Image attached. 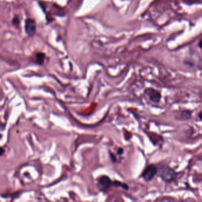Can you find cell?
<instances>
[{"instance_id":"obj_1","label":"cell","mask_w":202,"mask_h":202,"mask_svg":"<svg viewBox=\"0 0 202 202\" xmlns=\"http://www.w3.org/2000/svg\"><path fill=\"white\" fill-rule=\"evenodd\" d=\"M158 175L166 183H171L176 179L177 172L168 165H163L158 169Z\"/></svg>"},{"instance_id":"obj_2","label":"cell","mask_w":202,"mask_h":202,"mask_svg":"<svg viewBox=\"0 0 202 202\" xmlns=\"http://www.w3.org/2000/svg\"><path fill=\"white\" fill-rule=\"evenodd\" d=\"M157 174V167L155 165L150 164L145 168L142 172L141 177L146 181H150L154 179Z\"/></svg>"},{"instance_id":"obj_3","label":"cell","mask_w":202,"mask_h":202,"mask_svg":"<svg viewBox=\"0 0 202 202\" xmlns=\"http://www.w3.org/2000/svg\"><path fill=\"white\" fill-rule=\"evenodd\" d=\"M37 25L36 21L33 19H27L25 20L24 30L27 36H33L36 31Z\"/></svg>"},{"instance_id":"obj_4","label":"cell","mask_w":202,"mask_h":202,"mask_svg":"<svg viewBox=\"0 0 202 202\" xmlns=\"http://www.w3.org/2000/svg\"><path fill=\"white\" fill-rule=\"evenodd\" d=\"M144 92L148 96L151 101L155 103H159L161 98V94L158 90L150 87L146 89Z\"/></svg>"},{"instance_id":"obj_5","label":"cell","mask_w":202,"mask_h":202,"mask_svg":"<svg viewBox=\"0 0 202 202\" xmlns=\"http://www.w3.org/2000/svg\"><path fill=\"white\" fill-rule=\"evenodd\" d=\"M112 184V181L107 176H102L98 179L99 188L102 192L107 191Z\"/></svg>"},{"instance_id":"obj_6","label":"cell","mask_w":202,"mask_h":202,"mask_svg":"<svg viewBox=\"0 0 202 202\" xmlns=\"http://www.w3.org/2000/svg\"><path fill=\"white\" fill-rule=\"evenodd\" d=\"M192 113L191 111L187 110H184L180 112L179 115H178L177 117H176V119L179 120H188L192 118Z\"/></svg>"},{"instance_id":"obj_7","label":"cell","mask_w":202,"mask_h":202,"mask_svg":"<svg viewBox=\"0 0 202 202\" xmlns=\"http://www.w3.org/2000/svg\"><path fill=\"white\" fill-rule=\"evenodd\" d=\"M45 56H46V55L44 53L38 52L36 54V61L39 65H42L43 64Z\"/></svg>"},{"instance_id":"obj_8","label":"cell","mask_w":202,"mask_h":202,"mask_svg":"<svg viewBox=\"0 0 202 202\" xmlns=\"http://www.w3.org/2000/svg\"><path fill=\"white\" fill-rule=\"evenodd\" d=\"M12 23L14 25H19L20 24V19L19 18V17L15 16L12 20Z\"/></svg>"},{"instance_id":"obj_9","label":"cell","mask_w":202,"mask_h":202,"mask_svg":"<svg viewBox=\"0 0 202 202\" xmlns=\"http://www.w3.org/2000/svg\"><path fill=\"white\" fill-rule=\"evenodd\" d=\"M122 184L121 182L119 181H114L113 183V184L116 186V187H122Z\"/></svg>"},{"instance_id":"obj_10","label":"cell","mask_w":202,"mask_h":202,"mask_svg":"<svg viewBox=\"0 0 202 202\" xmlns=\"http://www.w3.org/2000/svg\"><path fill=\"white\" fill-rule=\"evenodd\" d=\"M122 187L124 190H128L129 188V186H128L127 184H125V183H123V184H122Z\"/></svg>"},{"instance_id":"obj_11","label":"cell","mask_w":202,"mask_h":202,"mask_svg":"<svg viewBox=\"0 0 202 202\" xmlns=\"http://www.w3.org/2000/svg\"><path fill=\"white\" fill-rule=\"evenodd\" d=\"M110 157H111V158H112V159L113 160V161H114V162H116V157H115V155H114L113 154H112V153H110Z\"/></svg>"},{"instance_id":"obj_12","label":"cell","mask_w":202,"mask_h":202,"mask_svg":"<svg viewBox=\"0 0 202 202\" xmlns=\"http://www.w3.org/2000/svg\"><path fill=\"white\" fill-rule=\"evenodd\" d=\"M123 153V150L122 148H119L117 150V154L119 155H122Z\"/></svg>"},{"instance_id":"obj_13","label":"cell","mask_w":202,"mask_h":202,"mask_svg":"<svg viewBox=\"0 0 202 202\" xmlns=\"http://www.w3.org/2000/svg\"><path fill=\"white\" fill-rule=\"evenodd\" d=\"M198 117H199V118L200 119V120H202V112H201L199 114V115H198Z\"/></svg>"},{"instance_id":"obj_14","label":"cell","mask_w":202,"mask_h":202,"mask_svg":"<svg viewBox=\"0 0 202 202\" xmlns=\"http://www.w3.org/2000/svg\"><path fill=\"white\" fill-rule=\"evenodd\" d=\"M199 46L202 49V40H200V41L199 43Z\"/></svg>"},{"instance_id":"obj_15","label":"cell","mask_w":202,"mask_h":202,"mask_svg":"<svg viewBox=\"0 0 202 202\" xmlns=\"http://www.w3.org/2000/svg\"><path fill=\"white\" fill-rule=\"evenodd\" d=\"M3 152H4V150H3L2 148H1V152L0 155H2L3 154Z\"/></svg>"}]
</instances>
